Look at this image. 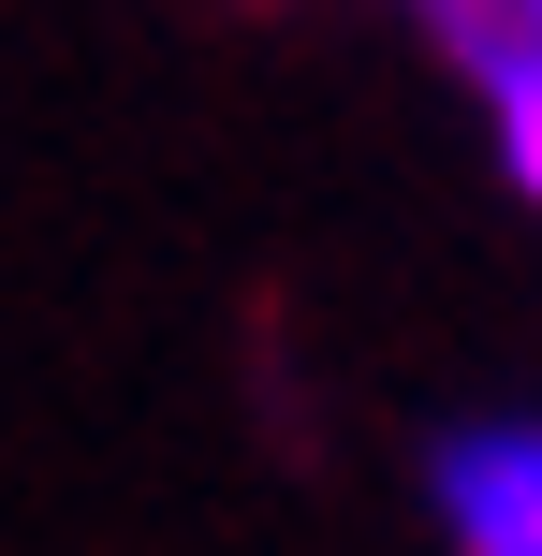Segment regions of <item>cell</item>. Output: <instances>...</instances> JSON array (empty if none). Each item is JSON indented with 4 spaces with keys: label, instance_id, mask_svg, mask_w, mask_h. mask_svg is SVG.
<instances>
[{
    "label": "cell",
    "instance_id": "obj_2",
    "mask_svg": "<svg viewBox=\"0 0 542 556\" xmlns=\"http://www.w3.org/2000/svg\"><path fill=\"white\" fill-rule=\"evenodd\" d=\"M484 88H499V132H514V176L542 191V29H528V45H499V59H484Z\"/></svg>",
    "mask_w": 542,
    "mask_h": 556
},
{
    "label": "cell",
    "instance_id": "obj_1",
    "mask_svg": "<svg viewBox=\"0 0 542 556\" xmlns=\"http://www.w3.org/2000/svg\"><path fill=\"white\" fill-rule=\"evenodd\" d=\"M440 513L469 556H542V440H455L440 454Z\"/></svg>",
    "mask_w": 542,
    "mask_h": 556
},
{
    "label": "cell",
    "instance_id": "obj_3",
    "mask_svg": "<svg viewBox=\"0 0 542 556\" xmlns=\"http://www.w3.org/2000/svg\"><path fill=\"white\" fill-rule=\"evenodd\" d=\"M528 29H542V0H528Z\"/></svg>",
    "mask_w": 542,
    "mask_h": 556
}]
</instances>
